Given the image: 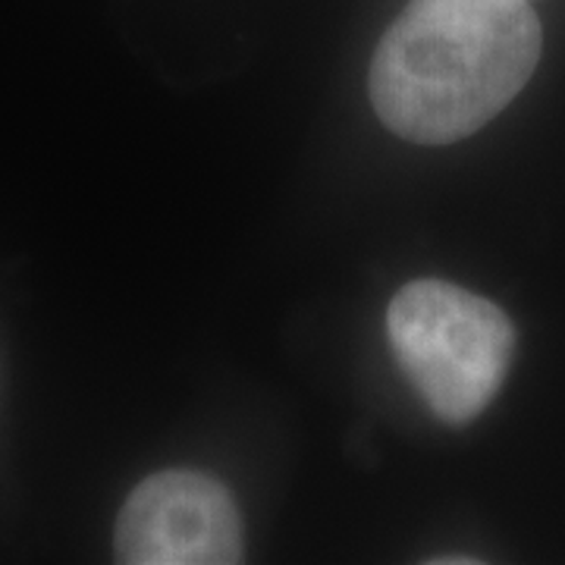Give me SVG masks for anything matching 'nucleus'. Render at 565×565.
Returning <instances> with one entry per match:
<instances>
[{"label":"nucleus","instance_id":"nucleus-2","mask_svg":"<svg viewBox=\"0 0 565 565\" xmlns=\"http://www.w3.org/2000/svg\"><path fill=\"white\" fill-rule=\"evenodd\" d=\"M393 359L444 424H471L503 390L515 327L500 305L446 280H412L386 308Z\"/></svg>","mask_w":565,"mask_h":565},{"label":"nucleus","instance_id":"nucleus-3","mask_svg":"<svg viewBox=\"0 0 565 565\" xmlns=\"http://www.w3.org/2000/svg\"><path fill=\"white\" fill-rule=\"evenodd\" d=\"M114 550L126 565L243 563V515L217 478L189 468L158 471L126 497Z\"/></svg>","mask_w":565,"mask_h":565},{"label":"nucleus","instance_id":"nucleus-1","mask_svg":"<svg viewBox=\"0 0 565 565\" xmlns=\"http://www.w3.org/2000/svg\"><path fill=\"white\" fill-rule=\"evenodd\" d=\"M544 51L527 0H412L371 61V102L390 132L452 145L525 88Z\"/></svg>","mask_w":565,"mask_h":565}]
</instances>
